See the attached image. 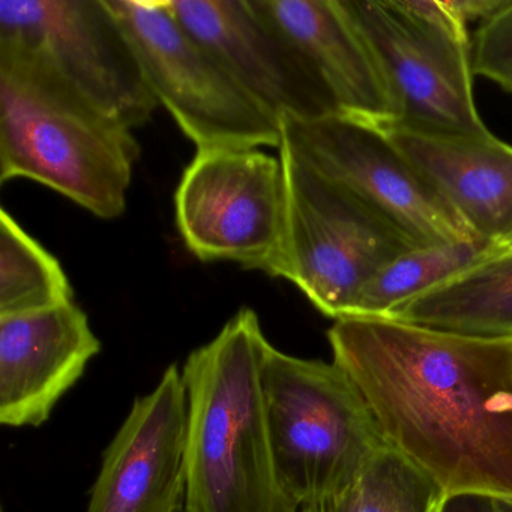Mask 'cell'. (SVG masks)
<instances>
[{"instance_id": "1", "label": "cell", "mask_w": 512, "mask_h": 512, "mask_svg": "<svg viewBox=\"0 0 512 512\" xmlns=\"http://www.w3.org/2000/svg\"><path fill=\"white\" fill-rule=\"evenodd\" d=\"M328 340L389 448L446 496L512 499V340L386 317L335 320Z\"/></svg>"}, {"instance_id": "2", "label": "cell", "mask_w": 512, "mask_h": 512, "mask_svg": "<svg viewBox=\"0 0 512 512\" xmlns=\"http://www.w3.org/2000/svg\"><path fill=\"white\" fill-rule=\"evenodd\" d=\"M269 344L256 311L242 308L182 367L190 512H299L278 482L269 443L262 391Z\"/></svg>"}, {"instance_id": "3", "label": "cell", "mask_w": 512, "mask_h": 512, "mask_svg": "<svg viewBox=\"0 0 512 512\" xmlns=\"http://www.w3.org/2000/svg\"><path fill=\"white\" fill-rule=\"evenodd\" d=\"M140 146L31 59L0 49V182L29 179L103 220L127 209Z\"/></svg>"}, {"instance_id": "4", "label": "cell", "mask_w": 512, "mask_h": 512, "mask_svg": "<svg viewBox=\"0 0 512 512\" xmlns=\"http://www.w3.org/2000/svg\"><path fill=\"white\" fill-rule=\"evenodd\" d=\"M262 391L275 473L296 508L340 494L389 448L361 391L334 361L269 344Z\"/></svg>"}, {"instance_id": "5", "label": "cell", "mask_w": 512, "mask_h": 512, "mask_svg": "<svg viewBox=\"0 0 512 512\" xmlns=\"http://www.w3.org/2000/svg\"><path fill=\"white\" fill-rule=\"evenodd\" d=\"M280 158L287 220L278 278L295 284L325 316L346 319L371 278L416 245L286 145Z\"/></svg>"}, {"instance_id": "6", "label": "cell", "mask_w": 512, "mask_h": 512, "mask_svg": "<svg viewBox=\"0 0 512 512\" xmlns=\"http://www.w3.org/2000/svg\"><path fill=\"white\" fill-rule=\"evenodd\" d=\"M158 106L199 149L278 148L281 122L256 103L167 8L166 0H107Z\"/></svg>"}, {"instance_id": "7", "label": "cell", "mask_w": 512, "mask_h": 512, "mask_svg": "<svg viewBox=\"0 0 512 512\" xmlns=\"http://www.w3.org/2000/svg\"><path fill=\"white\" fill-rule=\"evenodd\" d=\"M0 49L46 68L101 115L131 130L158 107L107 0H0Z\"/></svg>"}, {"instance_id": "8", "label": "cell", "mask_w": 512, "mask_h": 512, "mask_svg": "<svg viewBox=\"0 0 512 512\" xmlns=\"http://www.w3.org/2000/svg\"><path fill=\"white\" fill-rule=\"evenodd\" d=\"M175 215L179 235L197 259L278 278L287 220L280 155L199 149L176 188Z\"/></svg>"}, {"instance_id": "9", "label": "cell", "mask_w": 512, "mask_h": 512, "mask_svg": "<svg viewBox=\"0 0 512 512\" xmlns=\"http://www.w3.org/2000/svg\"><path fill=\"white\" fill-rule=\"evenodd\" d=\"M281 131V145L416 247L476 238L379 125L334 113L283 119Z\"/></svg>"}, {"instance_id": "10", "label": "cell", "mask_w": 512, "mask_h": 512, "mask_svg": "<svg viewBox=\"0 0 512 512\" xmlns=\"http://www.w3.org/2000/svg\"><path fill=\"white\" fill-rule=\"evenodd\" d=\"M370 47L388 88L395 124L484 136L473 97L470 41L434 31L401 0H341Z\"/></svg>"}, {"instance_id": "11", "label": "cell", "mask_w": 512, "mask_h": 512, "mask_svg": "<svg viewBox=\"0 0 512 512\" xmlns=\"http://www.w3.org/2000/svg\"><path fill=\"white\" fill-rule=\"evenodd\" d=\"M244 91L278 121L338 113L298 50L256 10L253 0H166Z\"/></svg>"}, {"instance_id": "12", "label": "cell", "mask_w": 512, "mask_h": 512, "mask_svg": "<svg viewBox=\"0 0 512 512\" xmlns=\"http://www.w3.org/2000/svg\"><path fill=\"white\" fill-rule=\"evenodd\" d=\"M188 400L182 370L166 368L137 398L104 452L88 512H175L185 502Z\"/></svg>"}, {"instance_id": "13", "label": "cell", "mask_w": 512, "mask_h": 512, "mask_svg": "<svg viewBox=\"0 0 512 512\" xmlns=\"http://www.w3.org/2000/svg\"><path fill=\"white\" fill-rule=\"evenodd\" d=\"M100 350L76 302L0 317V422L43 425Z\"/></svg>"}, {"instance_id": "14", "label": "cell", "mask_w": 512, "mask_h": 512, "mask_svg": "<svg viewBox=\"0 0 512 512\" xmlns=\"http://www.w3.org/2000/svg\"><path fill=\"white\" fill-rule=\"evenodd\" d=\"M479 239L512 244V148L484 136L377 124Z\"/></svg>"}, {"instance_id": "15", "label": "cell", "mask_w": 512, "mask_h": 512, "mask_svg": "<svg viewBox=\"0 0 512 512\" xmlns=\"http://www.w3.org/2000/svg\"><path fill=\"white\" fill-rule=\"evenodd\" d=\"M253 5L307 61L338 113L373 124L394 119L379 65L341 0H253Z\"/></svg>"}, {"instance_id": "16", "label": "cell", "mask_w": 512, "mask_h": 512, "mask_svg": "<svg viewBox=\"0 0 512 512\" xmlns=\"http://www.w3.org/2000/svg\"><path fill=\"white\" fill-rule=\"evenodd\" d=\"M386 319L470 337L512 340V245Z\"/></svg>"}, {"instance_id": "17", "label": "cell", "mask_w": 512, "mask_h": 512, "mask_svg": "<svg viewBox=\"0 0 512 512\" xmlns=\"http://www.w3.org/2000/svg\"><path fill=\"white\" fill-rule=\"evenodd\" d=\"M506 247L509 245L472 238L410 248L371 278L350 317H386Z\"/></svg>"}, {"instance_id": "18", "label": "cell", "mask_w": 512, "mask_h": 512, "mask_svg": "<svg viewBox=\"0 0 512 512\" xmlns=\"http://www.w3.org/2000/svg\"><path fill=\"white\" fill-rule=\"evenodd\" d=\"M74 302L59 260L32 238L7 209L0 211V317Z\"/></svg>"}, {"instance_id": "19", "label": "cell", "mask_w": 512, "mask_h": 512, "mask_svg": "<svg viewBox=\"0 0 512 512\" xmlns=\"http://www.w3.org/2000/svg\"><path fill=\"white\" fill-rule=\"evenodd\" d=\"M445 496L430 476L388 448L349 488L299 512H439Z\"/></svg>"}, {"instance_id": "20", "label": "cell", "mask_w": 512, "mask_h": 512, "mask_svg": "<svg viewBox=\"0 0 512 512\" xmlns=\"http://www.w3.org/2000/svg\"><path fill=\"white\" fill-rule=\"evenodd\" d=\"M475 76L484 77L512 95V0L502 10L479 23L470 44Z\"/></svg>"}, {"instance_id": "21", "label": "cell", "mask_w": 512, "mask_h": 512, "mask_svg": "<svg viewBox=\"0 0 512 512\" xmlns=\"http://www.w3.org/2000/svg\"><path fill=\"white\" fill-rule=\"evenodd\" d=\"M439 512H497L494 497L487 494H449L443 499Z\"/></svg>"}, {"instance_id": "22", "label": "cell", "mask_w": 512, "mask_h": 512, "mask_svg": "<svg viewBox=\"0 0 512 512\" xmlns=\"http://www.w3.org/2000/svg\"><path fill=\"white\" fill-rule=\"evenodd\" d=\"M457 16L466 25L479 20V23L493 17L497 11L502 10L506 0H449Z\"/></svg>"}, {"instance_id": "23", "label": "cell", "mask_w": 512, "mask_h": 512, "mask_svg": "<svg viewBox=\"0 0 512 512\" xmlns=\"http://www.w3.org/2000/svg\"><path fill=\"white\" fill-rule=\"evenodd\" d=\"M497 512H512V499L511 497H494Z\"/></svg>"}, {"instance_id": "24", "label": "cell", "mask_w": 512, "mask_h": 512, "mask_svg": "<svg viewBox=\"0 0 512 512\" xmlns=\"http://www.w3.org/2000/svg\"><path fill=\"white\" fill-rule=\"evenodd\" d=\"M175 512H190V511H188V509L185 508V505H181V506H179L178 509H176Z\"/></svg>"}]
</instances>
